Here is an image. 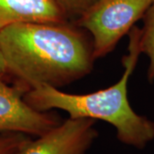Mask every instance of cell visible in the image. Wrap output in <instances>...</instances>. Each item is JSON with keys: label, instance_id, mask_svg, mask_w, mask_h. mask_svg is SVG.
Wrapping results in <instances>:
<instances>
[{"label": "cell", "instance_id": "obj_1", "mask_svg": "<svg viewBox=\"0 0 154 154\" xmlns=\"http://www.w3.org/2000/svg\"><path fill=\"white\" fill-rule=\"evenodd\" d=\"M68 22L17 23L0 30V48L7 69L29 89L58 88L92 71L93 41Z\"/></svg>", "mask_w": 154, "mask_h": 154}, {"label": "cell", "instance_id": "obj_2", "mask_svg": "<svg viewBox=\"0 0 154 154\" xmlns=\"http://www.w3.org/2000/svg\"><path fill=\"white\" fill-rule=\"evenodd\" d=\"M128 54L122 58L124 72L120 80L110 86L88 94H72L46 85L28 89L23 99L38 111L63 110L72 118L101 120L115 128L117 140L128 146L144 149L154 140V122L139 115L128 98V82L141 53L140 29L129 32Z\"/></svg>", "mask_w": 154, "mask_h": 154}, {"label": "cell", "instance_id": "obj_3", "mask_svg": "<svg viewBox=\"0 0 154 154\" xmlns=\"http://www.w3.org/2000/svg\"><path fill=\"white\" fill-rule=\"evenodd\" d=\"M153 0H99L75 22L92 35L95 59L112 51L140 19Z\"/></svg>", "mask_w": 154, "mask_h": 154}, {"label": "cell", "instance_id": "obj_4", "mask_svg": "<svg viewBox=\"0 0 154 154\" xmlns=\"http://www.w3.org/2000/svg\"><path fill=\"white\" fill-rule=\"evenodd\" d=\"M96 120L69 117L49 131L30 138L17 154H86L99 136Z\"/></svg>", "mask_w": 154, "mask_h": 154}, {"label": "cell", "instance_id": "obj_5", "mask_svg": "<svg viewBox=\"0 0 154 154\" xmlns=\"http://www.w3.org/2000/svg\"><path fill=\"white\" fill-rule=\"evenodd\" d=\"M21 89L0 80V133H21L39 136L61 123L59 116L38 111L26 103Z\"/></svg>", "mask_w": 154, "mask_h": 154}, {"label": "cell", "instance_id": "obj_6", "mask_svg": "<svg viewBox=\"0 0 154 154\" xmlns=\"http://www.w3.org/2000/svg\"><path fill=\"white\" fill-rule=\"evenodd\" d=\"M65 22L56 0H0V30L17 23Z\"/></svg>", "mask_w": 154, "mask_h": 154}, {"label": "cell", "instance_id": "obj_7", "mask_svg": "<svg viewBox=\"0 0 154 154\" xmlns=\"http://www.w3.org/2000/svg\"><path fill=\"white\" fill-rule=\"evenodd\" d=\"M143 28L140 29V45L141 53L149 58L147 79L150 82L154 81V0L143 17Z\"/></svg>", "mask_w": 154, "mask_h": 154}, {"label": "cell", "instance_id": "obj_8", "mask_svg": "<svg viewBox=\"0 0 154 154\" xmlns=\"http://www.w3.org/2000/svg\"><path fill=\"white\" fill-rule=\"evenodd\" d=\"M99 0H56L67 20L78 19Z\"/></svg>", "mask_w": 154, "mask_h": 154}, {"label": "cell", "instance_id": "obj_9", "mask_svg": "<svg viewBox=\"0 0 154 154\" xmlns=\"http://www.w3.org/2000/svg\"><path fill=\"white\" fill-rule=\"evenodd\" d=\"M28 139V134L21 133H1L0 154H17Z\"/></svg>", "mask_w": 154, "mask_h": 154}, {"label": "cell", "instance_id": "obj_10", "mask_svg": "<svg viewBox=\"0 0 154 154\" xmlns=\"http://www.w3.org/2000/svg\"><path fill=\"white\" fill-rule=\"evenodd\" d=\"M7 71H8V69H7L4 54L2 52V50L0 48V75H3V74H5Z\"/></svg>", "mask_w": 154, "mask_h": 154}]
</instances>
